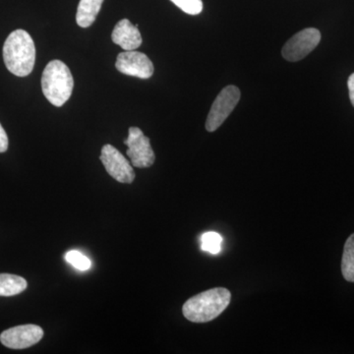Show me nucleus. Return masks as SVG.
Wrapping results in <instances>:
<instances>
[{"instance_id": "obj_16", "label": "nucleus", "mask_w": 354, "mask_h": 354, "mask_svg": "<svg viewBox=\"0 0 354 354\" xmlns=\"http://www.w3.org/2000/svg\"><path fill=\"white\" fill-rule=\"evenodd\" d=\"M171 1L174 2L183 12L189 15H198L203 10L202 0H171Z\"/></svg>"}, {"instance_id": "obj_9", "label": "nucleus", "mask_w": 354, "mask_h": 354, "mask_svg": "<svg viewBox=\"0 0 354 354\" xmlns=\"http://www.w3.org/2000/svg\"><path fill=\"white\" fill-rule=\"evenodd\" d=\"M44 337V330L37 325H22L10 328L0 335V342L4 346L12 349L31 348Z\"/></svg>"}, {"instance_id": "obj_15", "label": "nucleus", "mask_w": 354, "mask_h": 354, "mask_svg": "<svg viewBox=\"0 0 354 354\" xmlns=\"http://www.w3.org/2000/svg\"><path fill=\"white\" fill-rule=\"evenodd\" d=\"M65 259L79 271H87L91 268V261L79 251L72 250L66 253Z\"/></svg>"}, {"instance_id": "obj_6", "label": "nucleus", "mask_w": 354, "mask_h": 354, "mask_svg": "<svg viewBox=\"0 0 354 354\" xmlns=\"http://www.w3.org/2000/svg\"><path fill=\"white\" fill-rule=\"evenodd\" d=\"M320 41L321 32L319 30L315 28L302 30L286 41L281 55L288 62H299L315 50Z\"/></svg>"}, {"instance_id": "obj_12", "label": "nucleus", "mask_w": 354, "mask_h": 354, "mask_svg": "<svg viewBox=\"0 0 354 354\" xmlns=\"http://www.w3.org/2000/svg\"><path fill=\"white\" fill-rule=\"evenodd\" d=\"M27 281L22 277L0 274V297H14L27 288Z\"/></svg>"}, {"instance_id": "obj_3", "label": "nucleus", "mask_w": 354, "mask_h": 354, "mask_svg": "<svg viewBox=\"0 0 354 354\" xmlns=\"http://www.w3.org/2000/svg\"><path fill=\"white\" fill-rule=\"evenodd\" d=\"M74 80L67 65L60 60H53L46 65L41 76L44 97L55 106H64L73 91Z\"/></svg>"}, {"instance_id": "obj_13", "label": "nucleus", "mask_w": 354, "mask_h": 354, "mask_svg": "<svg viewBox=\"0 0 354 354\" xmlns=\"http://www.w3.org/2000/svg\"><path fill=\"white\" fill-rule=\"evenodd\" d=\"M342 272L344 279L354 283V234H351L344 244L342 260Z\"/></svg>"}, {"instance_id": "obj_10", "label": "nucleus", "mask_w": 354, "mask_h": 354, "mask_svg": "<svg viewBox=\"0 0 354 354\" xmlns=\"http://www.w3.org/2000/svg\"><path fill=\"white\" fill-rule=\"evenodd\" d=\"M111 39L125 51L135 50L142 44L138 25H133L128 19L120 20L114 27Z\"/></svg>"}, {"instance_id": "obj_14", "label": "nucleus", "mask_w": 354, "mask_h": 354, "mask_svg": "<svg viewBox=\"0 0 354 354\" xmlns=\"http://www.w3.org/2000/svg\"><path fill=\"white\" fill-rule=\"evenodd\" d=\"M221 244H223V237L218 232H209L201 236V248L206 252L216 255L221 251Z\"/></svg>"}, {"instance_id": "obj_7", "label": "nucleus", "mask_w": 354, "mask_h": 354, "mask_svg": "<svg viewBox=\"0 0 354 354\" xmlns=\"http://www.w3.org/2000/svg\"><path fill=\"white\" fill-rule=\"evenodd\" d=\"M100 158L109 176L118 183L130 184L134 181L135 172L132 165L113 146L108 144L102 147Z\"/></svg>"}, {"instance_id": "obj_11", "label": "nucleus", "mask_w": 354, "mask_h": 354, "mask_svg": "<svg viewBox=\"0 0 354 354\" xmlns=\"http://www.w3.org/2000/svg\"><path fill=\"white\" fill-rule=\"evenodd\" d=\"M104 0H80L77 8L76 22L82 28L94 24L97 14L101 10Z\"/></svg>"}, {"instance_id": "obj_17", "label": "nucleus", "mask_w": 354, "mask_h": 354, "mask_svg": "<svg viewBox=\"0 0 354 354\" xmlns=\"http://www.w3.org/2000/svg\"><path fill=\"white\" fill-rule=\"evenodd\" d=\"M8 149V137L4 128L0 124V153L6 152Z\"/></svg>"}, {"instance_id": "obj_2", "label": "nucleus", "mask_w": 354, "mask_h": 354, "mask_svg": "<svg viewBox=\"0 0 354 354\" xmlns=\"http://www.w3.org/2000/svg\"><path fill=\"white\" fill-rule=\"evenodd\" d=\"M230 299L232 293L227 288H212L189 298L183 305V315L190 322H209L227 309Z\"/></svg>"}, {"instance_id": "obj_1", "label": "nucleus", "mask_w": 354, "mask_h": 354, "mask_svg": "<svg viewBox=\"0 0 354 354\" xmlns=\"http://www.w3.org/2000/svg\"><path fill=\"white\" fill-rule=\"evenodd\" d=\"M6 68L18 77L32 73L36 62V46L32 37L24 30H16L9 35L3 46Z\"/></svg>"}, {"instance_id": "obj_5", "label": "nucleus", "mask_w": 354, "mask_h": 354, "mask_svg": "<svg viewBox=\"0 0 354 354\" xmlns=\"http://www.w3.org/2000/svg\"><path fill=\"white\" fill-rule=\"evenodd\" d=\"M128 147L127 156L133 167L146 169L152 167L156 157L150 139L138 127H130L128 138L124 141Z\"/></svg>"}, {"instance_id": "obj_18", "label": "nucleus", "mask_w": 354, "mask_h": 354, "mask_svg": "<svg viewBox=\"0 0 354 354\" xmlns=\"http://www.w3.org/2000/svg\"><path fill=\"white\" fill-rule=\"evenodd\" d=\"M348 87L349 92V99H351V104H353L354 108V73L349 76Z\"/></svg>"}, {"instance_id": "obj_8", "label": "nucleus", "mask_w": 354, "mask_h": 354, "mask_svg": "<svg viewBox=\"0 0 354 354\" xmlns=\"http://www.w3.org/2000/svg\"><path fill=\"white\" fill-rule=\"evenodd\" d=\"M116 69L125 75L149 79L153 76V65L145 53L128 50L120 53L116 58Z\"/></svg>"}, {"instance_id": "obj_4", "label": "nucleus", "mask_w": 354, "mask_h": 354, "mask_svg": "<svg viewBox=\"0 0 354 354\" xmlns=\"http://www.w3.org/2000/svg\"><path fill=\"white\" fill-rule=\"evenodd\" d=\"M241 100V91L235 86H227L218 95L212 104L206 121V129L209 132L216 131L225 122Z\"/></svg>"}]
</instances>
